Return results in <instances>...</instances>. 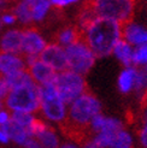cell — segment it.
I'll return each mask as SVG.
<instances>
[{
	"label": "cell",
	"instance_id": "cell-18",
	"mask_svg": "<svg viewBox=\"0 0 147 148\" xmlns=\"http://www.w3.org/2000/svg\"><path fill=\"white\" fill-rule=\"evenodd\" d=\"M133 54H134V47L123 39H121L116 43L111 52V56L122 66L133 65Z\"/></svg>",
	"mask_w": 147,
	"mask_h": 148
},
{
	"label": "cell",
	"instance_id": "cell-16",
	"mask_svg": "<svg viewBox=\"0 0 147 148\" xmlns=\"http://www.w3.org/2000/svg\"><path fill=\"white\" fill-rule=\"evenodd\" d=\"M22 35H23V30H21V29H9V30H6L0 36V51L11 52V53H21Z\"/></svg>",
	"mask_w": 147,
	"mask_h": 148
},
{
	"label": "cell",
	"instance_id": "cell-32",
	"mask_svg": "<svg viewBox=\"0 0 147 148\" xmlns=\"http://www.w3.org/2000/svg\"><path fill=\"white\" fill-rule=\"evenodd\" d=\"M10 142V136L5 127H0V143L6 145Z\"/></svg>",
	"mask_w": 147,
	"mask_h": 148
},
{
	"label": "cell",
	"instance_id": "cell-37",
	"mask_svg": "<svg viewBox=\"0 0 147 148\" xmlns=\"http://www.w3.org/2000/svg\"><path fill=\"white\" fill-rule=\"evenodd\" d=\"M3 107H4V102H3V101H0V110H1Z\"/></svg>",
	"mask_w": 147,
	"mask_h": 148
},
{
	"label": "cell",
	"instance_id": "cell-20",
	"mask_svg": "<svg viewBox=\"0 0 147 148\" xmlns=\"http://www.w3.org/2000/svg\"><path fill=\"white\" fill-rule=\"evenodd\" d=\"M78 39H81L80 29H77L75 27H65V28L60 29L59 33L57 34L56 42L65 48V47L70 46L71 43L76 42Z\"/></svg>",
	"mask_w": 147,
	"mask_h": 148
},
{
	"label": "cell",
	"instance_id": "cell-11",
	"mask_svg": "<svg viewBox=\"0 0 147 148\" xmlns=\"http://www.w3.org/2000/svg\"><path fill=\"white\" fill-rule=\"evenodd\" d=\"M126 127V123L121 119L120 117L105 114L100 112L94 117V119L91 122L89 127H88V132L89 134H97V132H111L117 131L121 128Z\"/></svg>",
	"mask_w": 147,
	"mask_h": 148
},
{
	"label": "cell",
	"instance_id": "cell-36",
	"mask_svg": "<svg viewBox=\"0 0 147 148\" xmlns=\"http://www.w3.org/2000/svg\"><path fill=\"white\" fill-rule=\"evenodd\" d=\"M141 100H142V103H144V106H147V90H146V92H145V94L142 95Z\"/></svg>",
	"mask_w": 147,
	"mask_h": 148
},
{
	"label": "cell",
	"instance_id": "cell-23",
	"mask_svg": "<svg viewBox=\"0 0 147 148\" xmlns=\"http://www.w3.org/2000/svg\"><path fill=\"white\" fill-rule=\"evenodd\" d=\"M13 13L16 16L17 21L23 25H29L33 23L32 19V5H29L28 3L19 0V3L14 6Z\"/></svg>",
	"mask_w": 147,
	"mask_h": 148
},
{
	"label": "cell",
	"instance_id": "cell-34",
	"mask_svg": "<svg viewBox=\"0 0 147 148\" xmlns=\"http://www.w3.org/2000/svg\"><path fill=\"white\" fill-rule=\"evenodd\" d=\"M23 147H24V148H42V147L38 143V141H36L35 138H30Z\"/></svg>",
	"mask_w": 147,
	"mask_h": 148
},
{
	"label": "cell",
	"instance_id": "cell-38",
	"mask_svg": "<svg viewBox=\"0 0 147 148\" xmlns=\"http://www.w3.org/2000/svg\"><path fill=\"white\" fill-rule=\"evenodd\" d=\"M144 69H145V70H146V71H147V63H146V64H145V66H144Z\"/></svg>",
	"mask_w": 147,
	"mask_h": 148
},
{
	"label": "cell",
	"instance_id": "cell-33",
	"mask_svg": "<svg viewBox=\"0 0 147 148\" xmlns=\"http://www.w3.org/2000/svg\"><path fill=\"white\" fill-rule=\"evenodd\" d=\"M7 90H9V88H7V86H6V83H5V79H4L1 76H0V101L4 100Z\"/></svg>",
	"mask_w": 147,
	"mask_h": 148
},
{
	"label": "cell",
	"instance_id": "cell-29",
	"mask_svg": "<svg viewBox=\"0 0 147 148\" xmlns=\"http://www.w3.org/2000/svg\"><path fill=\"white\" fill-rule=\"evenodd\" d=\"M11 122V111L5 106L0 110V127H6Z\"/></svg>",
	"mask_w": 147,
	"mask_h": 148
},
{
	"label": "cell",
	"instance_id": "cell-2",
	"mask_svg": "<svg viewBox=\"0 0 147 148\" xmlns=\"http://www.w3.org/2000/svg\"><path fill=\"white\" fill-rule=\"evenodd\" d=\"M102 112V103L95 94L86 90L68 103V116L65 125L74 131L88 130L94 117Z\"/></svg>",
	"mask_w": 147,
	"mask_h": 148
},
{
	"label": "cell",
	"instance_id": "cell-1",
	"mask_svg": "<svg viewBox=\"0 0 147 148\" xmlns=\"http://www.w3.org/2000/svg\"><path fill=\"white\" fill-rule=\"evenodd\" d=\"M81 38L98 58L111 56L115 45L122 39V24L95 16L81 29Z\"/></svg>",
	"mask_w": 147,
	"mask_h": 148
},
{
	"label": "cell",
	"instance_id": "cell-5",
	"mask_svg": "<svg viewBox=\"0 0 147 148\" xmlns=\"http://www.w3.org/2000/svg\"><path fill=\"white\" fill-rule=\"evenodd\" d=\"M89 7L95 16L123 24L133 17L135 0H91Z\"/></svg>",
	"mask_w": 147,
	"mask_h": 148
},
{
	"label": "cell",
	"instance_id": "cell-22",
	"mask_svg": "<svg viewBox=\"0 0 147 148\" xmlns=\"http://www.w3.org/2000/svg\"><path fill=\"white\" fill-rule=\"evenodd\" d=\"M52 5L49 0H35L32 4V19L35 23L42 22L49 13Z\"/></svg>",
	"mask_w": 147,
	"mask_h": 148
},
{
	"label": "cell",
	"instance_id": "cell-21",
	"mask_svg": "<svg viewBox=\"0 0 147 148\" xmlns=\"http://www.w3.org/2000/svg\"><path fill=\"white\" fill-rule=\"evenodd\" d=\"M36 113H29V112H11V122L16 123L19 127H23L30 131L33 136V127L35 122L38 121Z\"/></svg>",
	"mask_w": 147,
	"mask_h": 148
},
{
	"label": "cell",
	"instance_id": "cell-27",
	"mask_svg": "<svg viewBox=\"0 0 147 148\" xmlns=\"http://www.w3.org/2000/svg\"><path fill=\"white\" fill-rule=\"evenodd\" d=\"M17 22V18L14 16L13 12H6L4 13L3 16H0V23L4 25H13Z\"/></svg>",
	"mask_w": 147,
	"mask_h": 148
},
{
	"label": "cell",
	"instance_id": "cell-19",
	"mask_svg": "<svg viewBox=\"0 0 147 148\" xmlns=\"http://www.w3.org/2000/svg\"><path fill=\"white\" fill-rule=\"evenodd\" d=\"M5 128H6L7 132H9L10 141L14 142L16 145L24 146L29 140L33 138L30 131H29L28 129H25L23 127H19V125H17L13 122H10Z\"/></svg>",
	"mask_w": 147,
	"mask_h": 148
},
{
	"label": "cell",
	"instance_id": "cell-26",
	"mask_svg": "<svg viewBox=\"0 0 147 148\" xmlns=\"http://www.w3.org/2000/svg\"><path fill=\"white\" fill-rule=\"evenodd\" d=\"M147 63V43L134 47V54H133V65L137 68H144Z\"/></svg>",
	"mask_w": 147,
	"mask_h": 148
},
{
	"label": "cell",
	"instance_id": "cell-24",
	"mask_svg": "<svg viewBox=\"0 0 147 148\" xmlns=\"http://www.w3.org/2000/svg\"><path fill=\"white\" fill-rule=\"evenodd\" d=\"M136 148H147V119L140 118L137 119V127L135 130Z\"/></svg>",
	"mask_w": 147,
	"mask_h": 148
},
{
	"label": "cell",
	"instance_id": "cell-28",
	"mask_svg": "<svg viewBox=\"0 0 147 148\" xmlns=\"http://www.w3.org/2000/svg\"><path fill=\"white\" fill-rule=\"evenodd\" d=\"M78 1L80 0H49L52 7H56V9H64V7H68Z\"/></svg>",
	"mask_w": 147,
	"mask_h": 148
},
{
	"label": "cell",
	"instance_id": "cell-6",
	"mask_svg": "<svg viewBox=\"0 0 147 148\" xmlns=\"http://www.w3.org/2000/svg\"><path fill=\"white\" fill-rule=\"evenodd\" d=\"M65 53H67L68 69L83 76L88 75L92 71L98 60V57L82 40V38L71 43L70 46L65 47Z\"/></svg>",
	"mask_w": 147,
	"mask_h": 148
},
{
	"label": "cell",
	"instance_id": "cell-25",
	"mask_svg": "<svg viewBox=\"0 0 147 148\" xmlns=\"http://www.w3.org/2000/svg\"><path fill=\"white\" fill-rule=\"evenodd\" d=\"M147 90V71L144 68H139L137 76H136V83L133 95L135 98H139L141 100L142 95Z\"/></svg>",
	"mask_w": 147,
	"mask_h": 148
},
{
	"label": "cell",
	"instance_id": "cell-31",
	"mask_svg": "<svg viewBox=\"0 0 147 148\" xmlns=\"http://www.w3.org/2000/svg\"><path fill=\"white\" fill-rule=\"evenodd\" d=\"M58 148H81V142L77 140L69 138V140H63L60 146Z\"/></svg>",
	"mask_w": 147,
	"mask_h": 148
},
{
	"label": "cell",
	"instance_id": "cell-13",
	"mask_svg": "<svg viewBox=\"0 0 147 148\" xmlns=\"http://www.w3.org/2000/svg\"><path fill=\"white\" fill-rule=\"evenodd\" d=\"M27 69L24 57L21 53L0 51V76L6 77L14 72Z\"/></svg>",
	"mask_w": 147,
	"mask_h": 148
},
{
	"label": "cell",
	"instance_id": "cell-4",
	"mask_svg": "<svg viewBox=\"0 0 147 148\" xmlns=\"http://www.w3.org/2000/svg\"><path fill=\"white\" fill-rule=\"evenodd\" d=\"M41 119L58 127L65 125L68 116V103L58 94L53 83L40 87L39 111Z\"/></svg>",
	"mask_w": 147,
	"mask_h": 148
},
{
	"label": "cell",
	"instance_id": "cell-12",
	"mask_svg": "<svg viewBox=\"0 0 147 148\" xmlns=\"http://www.w3.org/2000/svg\"><path fill=\"white\" fill-rule=\"evenodd\" d=\"M27 70L30 77L33 78V81L39 87L53 83L56 73H57L51 66H48L45 62H42L40 58L35 59L30 64H28Z\"/></svg>",
	"mask_w": 147,
	"mask_h": 148
},
{
	"label": "cell",
	"instance_id": "cell-14",
	"mask_svg": "<svg viewBox=\"0 0 147 148\" xmlns=\"http://www.w3.org/2000/svg\"><path fill=\"white\" fill-rule=\"evenodd\" d=\"M122 39L133 47L147 43V27L130 19L122 24Z\"/></svg>",
	"mask_w": 147,
	"mask_h": 148
},
{
	"label": "cell",
	"instance_id": "cell-9",
	"mask_svg": "<svg viewBox=\"0 0 147 148\" xmlns=\"http://www.w3.org/2000/svg\"><path fill=\"white\" fill-rule=\"evenodd\" d=\"M43 35L34 28H28L23 30L22 35V56L39 58L41 52L47 45Z\"/></svg>",
	"mask_w": 147,
	"mask_h": 148
},
{
	"label": "cell",
	"instance_id": "cell-3",
	"mask_svg": "<svg viewBox=\"0 0 147 148\" xmlns=\"http://www.w3.org/2000/svg\"><path fill=\"white\" fill-rule=\"evenodd\" d=\"M4 106L11 112L38 113L40 102V87L33 79L10 88L3 100Z\"/></svg>",
	"mask_w": 147,
	"mask_h": 148
},
{
	"label": "cell",
	"instance_id": "cell-15",
	"mask_svg": "<svg viewBox=\"0 0 147 148\" xmlns=\"http://www.w3.org/2000/svg\"><path fill=\"white\" fill-rule=\"evenodd\" d=\"M139 68L135 65L123 66L117 76V89L122 95H133Z\"/></svg>",
	"mask_w": 147,
	"mask_h": 148
},
{
	"label": "cell",
	"instance_id": "cell-10",
	"mask_svg": "<svg viewBox=\"0 0 147 148\" xmlns=\"http://www.w3.org/2000/svg\"><path fill=\"white\" fill-rule=\"evenodd\" d=\"M39 58L42 62H45L48 66H51L56 72L63 71L68 69V62H67V53L65 48L57 42L47 43L46 47L43 48Z\"/></svg>",
	"mask_w": 147,
	"mask_h": 148
},
{
	"label": "cell",
	"instance_id": "cell-35",
	"mask_svg": "<svg viewBox=\"0 0 147 148\" xmlns=\"http://www.w3.org/2000/svg\"><path fill=\"white\" fill-rule=\"evenodd\" d=\"M139 117L147 119V106H144V108H142V111L140 112V116H139Z\"/></svg>",
	"mask_w": 147,
	"mask_h": 148
},
{
	"label": "cell",
	"instance_id": "cell-7",
	"mask_svg": "<svg viewBox=\"0 0 147 148\" xmlns=\"http://www.w3.org/2000/svg\"><path fill=\"white\" fill-rule=\"evenodd\" d=\"M53 86L60 98L69 103L87 90V79L81 73L65 69L56 73Z\"/></svg>",
	"mask_w": 147,
	"mask_h": 148
},
{
	"label": "cell",
	"instance_id": "cell-8",
	"mask_svg": "<svg viewBox=\"0 0 147 148\" xmlns=\"http://www.w3.org/2000/svg\"><path fill=\"white\" fill-rule=\"evenodd\" d=\"M33 138H35L42 148H58L60 146L63 138L59 131L54 125L38 118L33 127Z\"/></svg>",
	"mask_w": 147,
	"mask_h": 148
},
{
	"label": "cell",
	"instance_id": "cell-17",
	"mask_svg": "<svg viewBox=\"0 0 147 148\" xmlns=\"http://www.w3.org/2000/svg\"><path fill=\"white\" fill-rule=\"evenodd\" d=\"M109 148H136L135 132L127 127L121 128L112 135Z\"/></svg>",
	"mask_w": 147,
	"mask_h": 148
},
{
	"label": "cell",
	"instance_id": "cell-30",
	"mask_svg": "<svg viewBox=\"0 0 147 148\" xmlns=\"http://www.w3.org/2000/svg\"><path fill=\"white\" fill-rule=\"evenodd\" d=\"M81 142V148H101L97 142L93 140V137L91 135H88L87 137H84Z\"/></svg>",
	"mask_w": 147,
	"mask_h": 148
}]
</instances>
